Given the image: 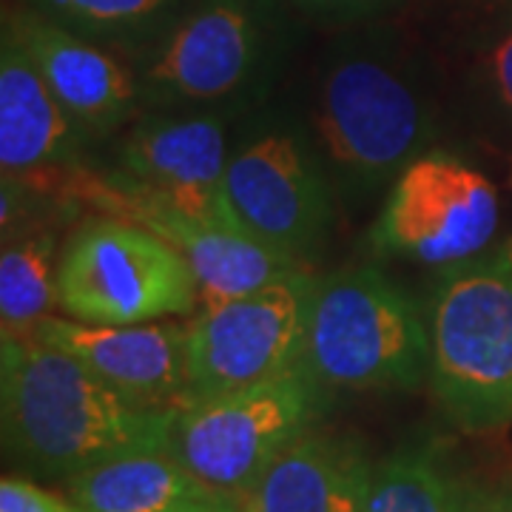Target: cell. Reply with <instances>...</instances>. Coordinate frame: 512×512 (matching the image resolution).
Masks as SVG:
<instances>
[{"label":"cell","mask_w":512,"mask_h":512,"mask_svg":"<svg viewBox=\"0 0 512 512\" xmlns=\"http://www.w3.org/2000/svg\"><path fill=\"white\" fill-rule=\"evenodd\" d=\"M177 413L128 399L32 330L0 328L3 456L20 476L66 484L114 458L165 453Z\"/></svg>","instance_id":"6da1fadb"},{"label":"cell","mask_w":512,"mask_h":512,"mask_svg":"<svg viewBox=\"0 0 512 512\" xmlns=\"http://www.w3.org/2000/svg\"><path fill=\"white\" fill-rule=\"evenodd\" d=\"M305 123L348 211L384 200L439 134L419 66L384 29L353 32L330 46Z\"/></svg>","instance_id":"7a4b0ae2"},{"label":"cell","mask_w":512,"mask_h":512,"mask_svg":"<svg viewBox=\"0 0 512 512\" xmlns=\"http://www.w3.org/2000/svg\"><path fill=\"white\" fill-rule=\"evenodd\" d=\"M430 393L464 433L512 424V237L436 271L424 299Z\"/></svg>","instance_id":"3957f363"},{"label":"cell","mask_w":512,"mask_h":512,"mask_svg":"<svg viewBox=\"0 0 512 512\" xmlns=\"http://www.w3.org/2000/svg\"><path fill=\"white\" fill-rule=\"evenodd\" d=\"M285 52L279 0H191L148 49L131 57L143 109L262 106Z\"/></svg>","instance_id":"277c9868"},{"label":"cell","mask_w":512,"mask_h":512,"mask_svg":"<svg viewBox=\"0 0 512 512\" xmlns=\"http://www.w3.org/2000/svg\"><path fill=\"white\" fill-rule=\"evenodd\" d=\"M302 367L330 393L416 390L430 379L424 302L373 262L319 276Z\"/></svg>","instance_id":"5b68a950"},{"label":"cell","mask_w":512,"mask_h":512,"mask_svg":"<svg viewBox=\"0 0 512 512\" xmlns=\"http://www.w3.org/2000/svg\"><path fill=\"white\" fill-rule=\"evenodd\" d=\"M242 117L228 109H143L106 143V160L72 174V191L103 214L146 202L234 222L222 183Z\"/></svg>","instance_id":"8992f818"},{"label":"cell","mask_w":512,"mask_h":512,"mask_svg":"<svg viewBox=\"0 0 512 512\" xmlns=\"http://www.w3.org/2000/svg\"><path fill=\"white\" fill-rule=\"evenodd\" d=\"M222 194L239 228L302 265L342 208L308 123L262 106L237 123Z\"/></svg>","instance_id":"52a82bcc"},{"label":"cell","mask_w":512,"mask_h":512,"mask_svg":"<svg viewBox=\"0 0 512 512\" xmlns=\"http://www.w3.org/2000/svg\"><path fill=\"white\" fill-rule=\"evenodd\" d=\"M57 308L77 322L140 325L200 311L185 256L143 222L100 214L74 228L57 268Z\"/></svg>","instance_id":"ba28073f"},{"label":"cell","mask_w":512,"mask_h":512,"mask_svg":"<svg viewBox=\"0 0 512 512\" xmlns=\"http://www.w3.org/2000/svg\"><path fill=\"white\" fill-rule=\"evenodd\" d=\"M330 404L333 393L299 365L180 407L165 453L217 490L251 495L276 458L319 427Z\"/></svg>","instance_id":"9c48e42d"},{"label":"cell","mask_w":512,"mask_h":512,"mask_svg":"<svg viewBox=\"0 0 512 512\" xmlns=\"http://www.w3.org/2000/svg\"><path fill=\"white\" fill-rule=\"evenodd\" d=\"M316 279L305 265L194 313L188 319L185 404L242 390L302 365Z\"/></svg>","instance_id":"30bf717a"},{"label":"cell","mask_w":512,"mask_h":512,"mask_svg":"<svg viewBox=\"0 0 512 512\" xmlns=\"http://www.w3.org/2000/svg\"><path fill=\"white\" fill-rule=\"evenodd\" d=\"M498 220L495 185L456 154L430 148L387 191L367 242L373 254L439 271L487 251Z\"/></svg>","instance_id":"8fae6325"},{"label":"cell","mask_w":512,"mask_h":512,"mask_svg":"<svg viewBox=\"0 0 512 512\" xmlns=\"http://www.w3.org/2000/svg\"><path fill=\"white\" fill-rule=\"evenodd\" d=\"M3 20L18 32L52 94L94 146H106L143 111L140 83L128 57L23 6L6 9Z\"/></svg>","instance_id":"7c38bea8"},{"label":"cell","mask_w":512,"mask_h":512,"mask_svg":"<svg viewBox=\"0 0 512 512\" xmlns=\"http://www.w3.org/2000/svg\"><path fill=\"white\" fill-rule=\"evenodd\" d=\"M29 330L40 342L66 350L134 402L157 407L185 404L188 322L92 325L52 313Z\"/></svg>","instance_id":"4fadbf2b"},{"label":"cell","mask_w":512,"mask_h":512,"mask_svg":"<svg viewBox=\"0 0 512 512\" xmlns=\"http://www.w3.org/2000/svg\"><path fill=\"white\" fill-rule=\"evenodd\" d=\"M94 143L60 106L18 32H0V168L3 174H63L94 168Z\"/></svg>","instance_id":"5bb4252c"},{"label":"cell","mask_w":512,"mask_h":512,"mask_svg":"<svg viewBox=\"0 0 512 512\" xmlns=\"http://www.w3.org/2000/svg\"><path fill=\"white\" fill-rule=\"evenodd\" d=\"M111 214L143 222L185 256L197 279L200 308L228 302L234 296L276 282L296 268H305L293 256L251 237L234 222L200 220L183 211L165 205H146V202L117 205Z\"/></svg>","instance_id":"9a60e30c"},{"label":"cell","mask_w":512,"mask_h":512,"mask_svg":"<svg viewBox=\"0 0 512 512\" xmlns=\"http://www.w3.org/2000/svg\"><path fill=\"white\" fill-rule=\"evenodd\" d=\"M373 470L359 436L313 427L276 458L245 512H367Z\"/></svg>","instance_id":"2e32d148"},{"label":"cell","mask_w":512,"mask_h":512,"mask_svg":"<svg viewBox=\"0 0 512 512\" xmlns=\"http://www.w3.org/2000/svg\"><path fill=\"white\" fill-rule=\"evenodd\" d=\"M66 495L83 512H245L248 495L205 484L168 453H137L69 478Z\"/></svg>","instance_id":"e0dca14e"},{"label":"cell","mask_w":512,"mask_h":512,"mask_svg":"<svg viewBox=\"0 0 512 512\" xmlns=\"http://www.w3.org/2000/svg\"><path fill=\"white\" fill-rule=\"evenodd\" d=\"M367 512H478V481L441 441H404L376 464Z\"/></svg>","instance_id":"ac0fdd59"},{"label":"cell","mask_w":512,"mask_h":512,"mask_svg":"<svg viewBox=\"0 0 512 512\" xmlns=\"http://www.w3.org/2000/svg\"><path fill=\"white\" fill-rule=\"evenodd\" d=\"M188 3L191 0H18L23 9L128 60L163 35Z\"/></svg>","instance_id":"d6986e66"},{"label":"cell","mask_w":512,"mask_h":512,"mask_svg":"<svg viewBox=\"0 0 512 512\" xmlns=\"http://www.w3.org/2000/svg\"><path fill=\"white\" fill-rule=\"evenodd\" d=\"M60 222L37 225L3 242L0 254V325L29 330L57 308V268L63 254Z\"/></svg>","instance_id":"ffe728a7"},{"label":"cell","mask_w":512,"mask_h":512,"mask_svg":"<svg viewBox=\"0 0 512 512\" xmlns=\"http://www.w3.org/2000/svg\"><path fill=\"white\" fill-rule=\"evenodd\" d=\"M0 512H83L69 495L46 490L37 478L3 476L0 481Z\"/></svg>","instance_id":"44dd1931"},{"label":"cell","mask_w":512,"mask_h":512,"mask_svg":"<svg viewBox=\"0 0 512 512\" xmlns=\"http://www.w3.org/2000/svg\"><path fill=\"white\" fill-rule=\"evenodd\" d=\"M481 74L495 100L512 114V26L487 46L481 57Z\"/></svg>","instance_id":"7402d4cb"},{"label":"cell","mask_w":512,"mask_h":512,"mask_svg":"<svg viewBox=\"0 0 512 512\" xmlns=\"http://www.w3.org/2000/svg\"><path fill=\"white\" fill-rule=\"evenodd\" d=\"M299 9L311 12L316 18H328V20H359L376 18L387 12L390 6H396L399 0H293Z\"/></svg>","instance_id":"603a6c76"},{"label":"cell","mask_w":512,"mask_h":512,"mask_svg":"<svg viewBox=\"0 0 512 512\" xmlns=\"http://www.w3.org/2000/svg\"><path fill=\"white\" fill-rule=\"evenodd\" d=\"M439 6L444 9V18L453 15L456 20H493L495 15H507L512 12V0H439Z\"/></svg>","instance_id":"cb8c5ba5"},{"label":"cell","mask_w":512,"mask_h":512,"mask_svg":"<svg viewBox=\"0 0 512 512\" xmlns=\"http://www.w3.org/2000/svg\"><path fill=\"white\" fill-rule=\"evenodd\" d=\"M478 512H512V476L493 484L478 481Z\"/></svg>","instance_id":"d4e9b609"}]
</instances>
